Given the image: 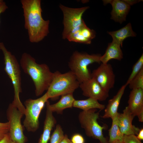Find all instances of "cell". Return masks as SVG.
Masks as SVG:
<instances>
[{
    "label": "cell",
    "instance_id": "cell-4",
    "mask_svg": "<svg viewBox=\"0 0 143 143\" xmlns=\"http://www.w3.org/2000/svg\"><path fill=\"white\" fill-rule=\"evenodd\" d=\"M79 84L75 76L70 70L64 73L56 71L54 73L53 79L46 93L49 99L54 100L60 96L73 93Z\"/></svg>",
    "mask_w": 143,
    "mask_h": 143
},
{
    "label": "cell",
    "instance_id": "cell-15",
    "mask_svg": "<svg viewBox=\"0 0 143 143\" xmlns=\"http://www.w3.org/2000/svg\"><path fill=\"white\" fill-rule=\"evenodd\" d=\"M127 86L126 84L123 85L113 97L108 101L105 108L104 113L101 117L102 118L112 119L117 115L118 108Z\"/></svg>",
    "mask_w": 143,
    "mask_h": 143
},
{
    "label": "cell",
    "instance_id": "cell-7",
    "mask_svg": "<svg viewBox=\"0 0 143 143\" xmlns=\"http://www.w3.org/2000/svg\"><path fill=\"white\" fill-rule=\"evenodd\" d=\"M48 99L46 93L38 99H29L25 101V117L23 126L28 132H34L38 129L40 113Z\"/></svg>",
    "mask_w": 143,
    "mask_h": 143
},
{
    "label": "cell",
    "instance_id": "cell-25",
    "mask_svg": "<svg viewBox=\"0 0 143 143\" xmlns=\"http://www.w3.org/2000/svg\"><path fill=\"white\" fill-rule=\"evenodd\" d=\"M9 123L8 121L6 122H0V141L9 133Z\"/></svg>",
    "mask_w": 143,
    "mask_h": 143
},
{
    "label": "cell",
    "instance_id": "cell-11",
    "mask_svg": "<svg viewBox=\"0 0 143 143\" xmlns=\"http://www.w3.org/2000/svg\"><path fill=\"white\" fill-rule=\"evenodd\" d=\"M79 87L83 95L100 101L106 100L109 96V92L104 90L94 78L86 80L80 84Z\"/></svg>",
    "mask_w": 143,
    "mask_h": 143
},
{
    "label": "cell",
    "instance_id": "cell-2",
    "mask_svg": "<svg viewBox=\"0 0 143 143\" xmlns=\"http://www.w3.org/2000/svg\"><path fill=\"white\" fill-rule=\"evenodd\" d=\"M20 64L24 72L32 79L36 96H41L47 90L53 79L54 73L50 71L47 64L37 63L34 58L25 52L22 55Z\"/></svg>",
    "mask_w": 143,
    "mask_h": 143
},
{
    "label": "cell",
    "instance_id": "cell-13",
    "mask_svg": "<svg viewBox=\"0 0 143 143\" xmlns=\"http://www.w3.org/2000/svg\"><path fill=\"white\" fill-rule=\"evenodd\" d=\"M134 116L127 106L122 113H118L117 115L118 124L121 133L124 135H137L140 129L132 124Z\"/></svg>",
    "mask_w": 143,
    "mask_h": 143
},
{
    "label": "cell",
    "instance_id": "cell-14",
    "mask_svg": "<svg viewBox=\"0 0 143 143\" xmlns=\"http://www.w3.org/2000/svg\"><path fill=\"white\" fill-rule=\"evenodd\" d=\"M104 3H110L112 6L111 19L121 24L126 20L130 6L124 0L104 1Z\"/></svg>",
    "mask_w": 143,
    "mask_h": 143
},
{
    "label": "cell",
    "instance_id": "cell-8",
    "mask_svg": "<svg viewBox=\"0 0 143 143\" xmlns=\"http://www.w3.org/2000/svg\"><path fill=\"white\" fill-rule=\"evenodd\" d=\"M24 114L17 108L10 103L6 111V116L9 123V133L11 139L16 143H26L27 137L23 132L21 119Z\"/></svg>",
    "mask_w": 143,
    "mask_h": 143
},
{
    "label": "cell",
    "instance_id": "cell-6",
    "mask_svg": "<svg viewBox=\"0 0 143 143\" xmlns=\"http://www.w3.org/2000/svg\"><path fill=\"white\" fill-rule=\"evenodd\" d=\"M99 114L97 109L82 110L79 114V121L87 136L98 140L100 143H108L102 132L105 127L101 126L97 122Z\"/></svg>",
    "mask_w": 143,
    "mask_h": 143
},
{
    "label": "cell",
    "instance_id": "cell-34",
    "mask_svg": "<svg viewBox=\"0 0 143 143\" xmlns=\"http://www.w3.org/2000/svg\"><path fill=\"white\" fill-rule=\"evenodd\" d=\"M3 1L2 0H0V3Z\"/></svg>",
    "mask_w": 143,
    "mask_h": 143
},
{
    "label": "cell",
    "instance_id": "cell-21",
    "mask_svg": "<svg viewBox=\"0 0 143 143\" xmlns=\"http://www.w3.org/2000/svg\"><path fill=\"white\" fill-rule=\"evenodd\" d=\"M111 119V126L109 130V139L108 142L118 140L123 141L124 135L121 132L119 127L117 115Z\"/></svg>",
    "mask_w": 143,
    "mask_h": 143
},
{
    "label": "cell",
    "instance_id": "cell-3",
    "mask_svg": "<svg viewBox=\"0 0 143 143\" xmlns=\"http://www.w3.org/2000/svg\"><path fill=\"white\" fill-rule=\"evenodd\" d=\"M0 49L4 56L5 70L11 79L14 87V99L12 103L24 115L25 108L19 96L20 93L22 92V89L19 64L15 56L7 50L2 42H0Z\"/></svg>",
    "mask_w": 143,
    "mask_h": 143
},
{
    "label": "cell",
    "instance_id": "cell-31",
    "mask_svg": "<svg viewBox=\"0 0 143 143\" xmlns=\"http://www.w3.org/2000/svg\"><path fill=\"white\" fill-rule=\"evenodd\" d=\"M136 136L137 138L139 140H143V129L142 128L140 129Z\"/></svg>",
    "mask_w": 143,
    "mask_h": 143
},
{
    "label": "cell",
    "instance_id": "cell-28",
    "mask_svg": "<svg viewBox=\"0 0 143 143\" xmlns=\"http://www.w3.org/2000/svg\"><path fill=\"white\" fill-rule=\"evenodd\" d=\"M0 143H16L11 139L9 133L0 141Z\"/></svg>",
    "mask_w": 143,
    "mask_h": 143
},
{
    "label": "cell",
    "instance_id": "cell-18",
    "mask_svg": "<svg viewBox=\"0 0 143 143\" xmlns=\"http://www.w3.org/2000/svg\"><path fill=\"white\" fill-rule=\"evenodd\" d=\"M120 45L113 41L108 44L104 54L101 56L100 60L101 63L106 64L112 59L121 61L123 54Z\"/></svg>",
    "mask_w": 143,
    "mask_h": 143
},
{
    "label": "cell",
    "instance_id": "cell-29",
    "mask_svg": "<svg viewBox=\"0 0 143 143\" xmlns=\"http://www.w3.org/2000/svg\"><path fill=\"white\" fill-rule=\"evenodd\" d=\"M8 8V7L3 1L0 3V15L4 12Z\"/></svg>",
    "mask_w": 143,
    "mask_h": 143
},
{
    "label": "cell",
    "instance_id": "cell-30",
    "mask_svg": "<svg viewBox=\"0 0 143 143\" xmlns=\"http://www.w3.org/2000/svg\"><path fill=\"white\" fill-rule=\"evenodd\" d=\"M60 143H72L67 135L65 134Z\"/></svg>",
    "mask_w": 143,
    "mask_h": 143
},
{
    "label": "cell",
    "instance_id": "cell-19",
    "mask_svg": "<svg viewBox=\"0 0 143 143\" xmlns=\"http://www.w3.org/2000/svg\"><path fill=\"white\" fill-rule=\"evenodd\" d=\"M113 41L122 46L123 42L126 38L129 37H135L136 34L132 30L131 24L128 23L123 27L115 31L109 32Z\"/></svg>",
    "mask_w": 143,
    "mask_h": 143
},
{
    "label": "cell",
    "instance_id": "cell-17",
    "mask_svg": "<svg viewBox=\"0 0 143 143\" xmlns=\"http://www.w3.org/2000/svg\"><path fill=\"white\" fill-rule=\"evenodd\" d=\"M75 100L73 93H70L61 96L59 100L55 104H50L48 100L46 103L52 112H56L58 114H62L65 109L73 107Z\"/></svg>",
    "mask_w": 143,
    "mask_h": 143
},
{
    "label": "cell",
    "instance_id": "cell-20",
    "mask_svg": "<svg viewBox=\"0 0 143 143\" xmlns=\"http://www.w3.org/2000/svg\"><path fill=\"white\" fill-rule=\"evenodd\" d=\"M73 107L86 110L92 109H98L102 110L105 108L104 105L100 103L98 101L92 98H88L84 100H75Z\"/></svg>",
    "mask_w": 143,
    "mask_h": 143
},
{
    "label": "cell",
    "instance_id": "cell-1",
    "mask_svg": "<svg viewBox=\"0 0 143 143\" xmlns=\"http://www.w3.org/2000/svg\"><path fill=\"white\" fill-rule=\"evenodd\" d=\"M25 20L24 27L28 30L30 41L37 43L49 33L50 21L42 17L40 0H21Z\"/></svg>",
    "mask_w": 143,
    "mask_h": 143
},
{
    "label": "cell",
    "instance_id": "cell-9",
    "mask_svg": "<svg viewBox=\"0 0 143 143\" xmlns=\"http://www.w3.org/2000/svg\"><path fill=\"white\" fill-rule=\"evenodd\" d=\"M59 6L63 15L64 29L62 38L65 39L69 33L80 26L84 22L82 19L83 15L88 7L74 8L61 5Z\"/></svg>",
    "mask_w": 143,
    "mask_h": 143
},
{
    "label": "cell",
    "instance_id": "cell-10",
    "mask_svg": "<svg viewBox=\"0 0 143 143\" xmlns=\"http://www.w3.org/2000/svg\"><path fill=\"white\" fill-rule=\"evenodd\" d=\"M91 78H94L106 91L108 92L114 87L115 75L111 65L101 63L91 73Z\"/></svg>",
    "mask_w": 143,
    "mask_h": 143
},
{
    "label": "cell",
    "instance_id": "cell-22",
    "mask_svg": "<svg viewBox=\"0 0 143 143\" xmlns=\"http://www.w3.org/2000/svg\"><path fill=\"white\" fill-rule=\"evenodd\" d=\"M129 88L134 89H143V68L132 79L129 83Z\"/></svg>",
    "mask_w": 143,
    "mask_h": 143
},
{
    "label": "cell",
    "instance_id": "cell-26",
    "mask_svg": "<svg viewBox=\"0 0 143 143\" xmlns=\"http://www.w3.org/2000/svg\"><path fill=\"white\" fill-rule=\"evenodd\" d=\"M123 141L124 143H142L134 135H124Z\"/></svg>",
    "mask_w": 143,
    "mask_h": 143
},
{
    "label": "cell",
    "instance_id": "cell-23",
    "mask_svg": "<svg viewBox=\"0 0 143 143\" xmlns=\"http://www.w3.org/2000/svg\"><path fill=\"white\" fill-rule=\"evenodd\" d=\"M142 68H143V54L132 67V72L125 83L127 86Z\"/></svg>",
    "mask_w": 143,
    "mask_h": 143
},
{
    "label": "cell",
    "instance_id": "cell-12",
    "mask_svg": "<svg viewBox=\"0 0 143 143\" xmlns=\"http://www.w3.org/2000/svg\"><path fill=\"white\" fill-rule=\"evenodd\" d=\"M127 106L131 114L143 122V89H134L131 91Z\"/></svg>",
    "mask_w": 143,
    "mask_h": 143
},
{
    "label": "cell",
    "instance_id": "cell-33",
    "mask_svg": "<svg viewBox=\"0 0 143 143\" xmlns=\"http://www.w3.org/2000/svg\"><path fill=\"white\" fill-rule=\"evenodd\" d=\"M108 143H124L123 141L118 140L112 141Z\"/></svg>",
    "mask_w": 143,
    "mask_h": 143
},
{
    "label": "cell",
    "instance_id": "cell-5",
    "mask_svg": "<svg viewBox=\"0 0 143 143\" xmlns=\"http://www.w3.org/2000/svg\"><path fill=\"white\" fill-rule=\"evenodd\" d=\"M99 54H88L77 51L74 52L71 56L68 66L75 76L80 84L91 78V73L88 66L94 63H100V57Z\"/></svg>",
    "mask_w": 143,
    "mask_h": 143
},
{
    "label": "cell",
    "instance_id": "cell-27",
    "mask_svg": "<svg viewBox=\"0 0 143 143\" xmlns=\"http://www.w3.org/2000/svg\"><path fill=\"white\" fill-rule=\"evenodd\" d=\"M70 140L72 143H85V140L83 136L78 133L73 135Z\"/></svg>",
    "mask_w": 143,
    "mask_h": 143
},
{
    "label": "cell",
    "instance_id": "cell-24",
    "mask_svg": "<svg viewBox=\"0 0 143 143\" xmlns=\"http://www.w3.org/2000/svg\"><path fill=\"white\" fill-rule=\"evenodd\" d=\"M64 132L60 124H57L50 138V143H60L64 136Z\"/></svg>",
    "mask_w": 143,
    "mask_h": 143
},
{
    "label": "cell",
    "instance_id": "cell-32",
    "mask_svg": "<svg viewBox=\"0 0 143 143\" xmlns=\"http://www.w3.org/2000/svg\"><path fill=\"white\" fill-rule=\"evenodd\" d=\"M130 6L138 2V1L136 0H124Z\"/></svg>",
    "mask_w": 143,
    "mask_h": 143
},
{
    "label": "cell",
    "instance_id": "cell-16",
    "mask_svg": "<svg viewBox=\"0 0 143 143\" xmlns=\"http://www.w3.org/2000/svg\"><path fill=\"white\" fill-rule=\"evenodd\" d=\"M46 110L43 130L38 143H48L50 138L51 131L57 122L53 112L46 103Z\"/></svg>",
    "mask_w": 143,
    "mask_h": 143
}]
</instances>
